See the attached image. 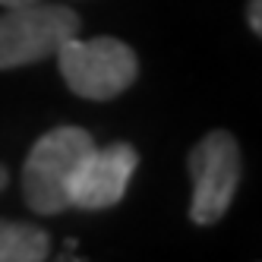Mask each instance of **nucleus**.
<instances>
[{
    "label": "nucleus",
    "mask_w": 262,
    "mask_h": 262,
    "mask_svg": "<svg viewBox=\"0 0 262 262\" xmlns=\"http://www.w3.org/2000/svg\"><path fill=\"white\" fill-rule=\"evenodd\" d=\"M54 57H57L60 76L70 92L89 101L117 98L139 76V60L133 48L120 38H107V35H98V38L70 35L54 51Z\"/></svg>",
    "instance_id": "nucleus-1"
},
{
    "label": "nucleus",
    "mask_w": 262,
    "mask_h": 262,
    "mask_svg": "<svg viewBox=\"0 0 262 262\" xmlns=\"http://www.w3.org/2000/svg\"><path fill=\"white\" fill-rule=\"evenodd\" d=\"M92 145L95 139L89 129L57 126L29 148V158L23 164V196L35 215H60L63 209H70V177L92 152Z\"/></svg>",
    "instance_id": "nucleus-2"
},
{
    "label": "nucleus",
    "mask_w": 262,
    "mask_h": 262,
    "mask_svg": "<svg viewBox=\"0 0 262 262\" xmlns=\"http://www.w3.org/2000/svg\"><path fill=\"white\" fill-rule=\"evenodd\" d=\"M79 16L60 4L7 7L0 16V70L29 67L51 57L70 35H79Z\"/></svg>",
    "instance_id": "nucleus-3"
},
{
    "label": "nucleus",
    "mask_w": 262,
    "mask_h": 262,
    "mask_svg": "<svg viewBox=\"0 0 262 262\" xmlns=\"http://www.w3.org/2000/svg\"><path fill=\"white\" fill-rule=\"evenodd\" d=\"M190 177H193L190 221L199 228H209L231 209L240 183V145L228 129H215L193 145Z\"/></svg>",
    "instance_id": "nucleus-4"
},
{
    "label": "nucleus",
    "mask_w": 262,
    "mask_h": 262,
    "mask_svg": "<svg viewBox=\"0 0 262 262\" xmlns=\"http://www.w3.org/2000/svg\"><path fill=\"white\" fill-rule=\"evenodd\" d=\"M139 167V152L129 142H114V145H92V152L79 161L76 174L70 177L67 199L73 209L82 212H98L117 205L126 193Z\"/></svg>",
    "instance_id": "nucleus-5"
},
{
    "label": "nucleus",
    "mask_w": 262,
    "mask_h": 262,
    "mask_svg": "<svg viewBox=\"0 0 262 262\" xmlns=\"http://www.w3.org/2000/svg\"><path fill=\"white\" fill-rule=\"evenodd\" d=\"M51 253L48 231L0 218V262H41Z\"/></svg>",
    "instance_id": "nucleus-6"
},
{
    "label": "nucleus",
    "mask_w": 262,
    "mask_h": 262,
    "mask_svg": "<svg viewBox=\"0 0 262 262\" xmlns=\"http://www.w3.org/2000/svg\"><path fill=\"white\" fill-rule=\"evenodd\" d=\"M259 7H262V0H250V10H247L250 29H253L256 35H262V16H259Z\"/></svg>",
    "instance_id": "nucleus-7"
},
{
    "label": "nucleus",
    "mask_w": 262,
    "mask_h": 262,
    "mask_svg": "<svg viewBox=\"0 0 262 262\" xmlns=\"http://www.w3.org/2000/svg\"><path fill=\"white\" fill-rule=\"evenodd\" d=\"M23 4H38V0H0V7H23Z\"/></svg>",
    "instance_id": "nucleus-8"
},
{
    "label": "nucleus",
    "mask_w": 262,
    "mask_h": 262,
    "mask_svg": "<svg viewBox=\"0 0 262 262\" xmlns=\"http://www.w3.org/2000/svg\"><path fill=\"white\" fill-rule=\"evenodd\" d=\"M7 180H10V177H7V167L0 164V190H4V186H7Z\"/></svg>",
    "instance_id": "nucleus-9"
}]
</instances>
